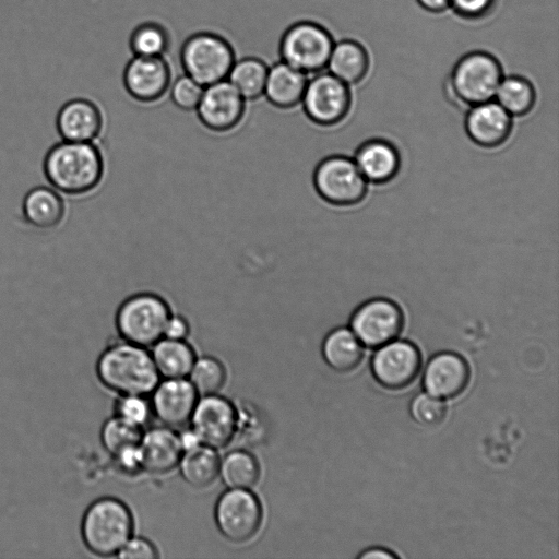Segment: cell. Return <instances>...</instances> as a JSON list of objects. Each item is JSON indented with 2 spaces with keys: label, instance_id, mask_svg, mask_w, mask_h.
Returning <instances> with one entry per match:
<instances>
[{
  "label": "cell",
  "instance_id": "obj_1",
  "mask_svg": "<svg viewBox=\"0 0 559 559\" xmlns=\"http://www.w3.org/2000/svg\"><path fill=\"white\" fill-rule=\"evenodd\" d=\"M103 171V156L95 142L60 140L49 148L44 159L47 182L62 194H82L93 190Z\"/></svg>",
  "mask_w": 559,
  "mask_h": 559
},
{
  "label": "cell",
  "instance_id": "obj_2",
  "mask_svg": "<svg viewBox=\"0 0 559 559\" xmlns=\"http://www.w3.org/2000/svg\"><path fill=\"white\" fill-rule=\"evenodd\" d=\"M96 374L105 388L118 395L148 396L160 380L151 352L122 338L99 355Z\"/></svg>",
  "mask_w": 559,
  "mask_h": 559
},
{
  "label": "cell",
  "instance_id": "obj_3",
  "mask_svg": "<svg viewBox=\"0 0 559 559\" xmlns=\"http://www.w3.org/2000/svg\"><path fill=\"white\" fill-rule=\"evenodd\" d=\"M133 532L131 510L115 497H103L92 502L81 522L83 542L98 557L117 556Z\"/></svg>",
  "mask_w": 559,
  "mask_h": 559
},
{
  "label": "cell",
  "instance_id": "obj_4",
  "mask_svg": "<svg viewBox=\"0 0 559 559\" xmlns=\"http://www.w3.org/2000/svg\"><path fill=\"white\" fill-rule=\"evenodd\" d=\"M170 313L169 304L160 295L138 292L118 305L114 324L120 338L147 348L163 337Z\"/></svg>",
  "mask_w": 559,
  "mask_h": 559
},
{
  "label": "cell",
  "instance_id": "obj_5",
  "mask_svg": "<svg viewBox=\"0 0 559 559\" xmlns=\"http://www.w3.org/2000/svg\"><path fill=\"white\" fill-rule=\"evenodd\" d=\"M503 76L502 66L493 55L475 50L455 62L448 87L457 103L471 107L492 100Z\"/></svg>",
  "mask_w": 559,
  "mask_h": 559
},
{
  "label": "cell",
  "instance_id": "obj_6",
  "mask_svg": "<svg viewBox=\"0 0 559 559\" xmlns=\"http://www.w3.org/2000/svg\"><path fill=\"white\" fill-rule=\"evenodd\" d=\"M235 59L230 43L213 32L191 34L180 49L183 73L203 86L225 80Z\"/></svg>",
  "mask_w": 559,
  "mask_h": 559
},
{
  "label": "cell",
  "instance_id": "obj_7",
  "mask_svg": "<svg viewBox=\"0 0 559 559\" xmlns=\"http://www.w3.org/2000/svg\"><path fill=\"white\" fill-rule=\"evenodd\" d=\"M312 183L324 202L337 207L360 203L368 191V182L355 160L341 154H328L317 163Z\"/></svg>",
  "mask_w": 559,
  "mask_h": 559
},
{
  "label": "cell",
  "instance_id": "obj_8",
  "mask_svg": "<svg viewBox=\"0 0 559 559\" xmlns=\"http://www.w3.org/2000/svg\"><path fill=\"white\" fill-rule=\"evenodd\" d=\"M334 39L331 33L313 21H299L284 32L280 41L281 60L308 75L326 68Z\"/></svg>",
  "mask_w": 559,
  "mask_h": 559
},
{
  "label": "cell",
  "instance_id": "obj_9",
  "mask_svg": "<svg viewBox=\"0 0 559 559\" xmlns=\"http://www.w3.org/2000/svg\"><path fill=\"white\" fill-rule=\"evenodd\" d=\"M214 520L225 539L242 544L252 539L260 531L263 507L251 489L227 488L216 501Z\"/></svg>",
  "mask_w": 559,
  "mask_h": 559
},
{
  "label": "cell",
  "instance_id": "obj_10",
  "mask_svg": "<svg viewBox=\"0 0 559 559\" xmlns=\"http://www.w3.org/2000/svg\"><path fill=\"white\" fill-rule=\"evenodd\" d=\"M350 106L348 85L329 71L308 78L300 107L310 121L322 127H334L347 117Z\"/></svg>",
  "mask_w": 559,
  "mask_h": 559
},
{
  "label": "cell",
  "instance_id": "obj_11",
  "mask_svg": "<svg viewBox=\"0 0 559 559\" xmlns=\"http://www.w3.org/2000/svg\"><path fill=\"white\" fill-rule=\"evenodd\" d=\"M349 324L364 346L379 348L401 334L404 314L402 308L392 299L374 297L356 308Z\"/></svg>",
  "mask_w": 559,
  "mask_h": 559
},
{
  "label": "cell",
  "instance_id": "obj_12",
  "mask_svg": "<svg viewBox=\"0 0 559 559\" xmlns=\"http://www.w3.org/2000/svg\"><path fill=\"white\" fill-rule=\"evenodd\" d=\"M237 421V404L215 393L199 396L189 424L203 444L219 450L235 441Z\"/></svg>",
  "mask_w": 559,
  "mask_h": 559
},
{
  "label": "cell",
  "instance_id": "obj_13",
  "mask_svg": "<svg viewBox=\"0 0 559 559\" xmlns=\"http://www.w3.org/2000/svg\"><path fill=\"white\" fill-rule=\"evenodd\" d=\"M421 367L418 347L408 341H392L378 348L371 360L376 381L384 389L399 391L411 385Z\"/></svg>",
  "mask_w": 559,
  "mask_h": 559
},
{
  "label": "cell",
  "instance_id": "obj_14",
  "mask_svg": "<svg viewBox=\"0 0 559 559\" xmlns=\"http://www.w3.org/2000/svg\"><path fill=\"white\" fill-rule=\"evenodd\" d=\"M247 100L227 80L204 86L195 115L207 129L224 132L234 129L243 118Z\"/></svg>",
  "mask_w": 559,
  "mask_h": 559
},
{
  "label": "cell",
  "instance_id": "obj_15",
  "mask_svg": "<svg viewBox=\"0 0 559 559\" xmlns=\"http://www.w3.org/2000/svg\"><path fill=\"white\" fill-rule=\"evenodd\" d=\"M171 79V69L165 56H133L122 70L121 83L133 99L153 103L167 94Z\"/></svg>",
  "mask_w": 559,
  "mask_h": 559
},
{
  "label": "cell",
  "instance_id": "obj_16",
  "mask_svg": "<svg viewBox=\"0 0 559 559\" xmlns=\"http://www.w3.org/2000/svg\"><path fill=\"white\" fill-rule=\"evenodd\" d=\"M150 395L153 416L174 429L189 424L199 399L188 378L160 379Z\"/></svg>",
  "mask_w": 559,
  "mask_h": 559
},
{
  "label": "cell",
  "instance_id": "obj_17",
  "mask_svg": "<svg viewBox=\"0 0 559 559\" xmlns=\"http://www.w3.org/2000/svg\"><path fill=\"white\" fill-rule=\"evenodd\" d=\"M469 379V366L461 355L441 352L428 360L423 386L428 394L438 399H454L465 391Z\"/></svg>",
  "mask_w": 559,
  "mask_h": 559
},
{
  "label": "cell",
  "instance_id": "obj_18",
  "mask_svg": "<svg viewBox=\"0 0 559 559\" xmlns=\"http://www.w3.org/2000/svg\"><path fill=\"white\" fill-rule=\"evenodd\" d=\"M465 131L476 145L495 148L507 142L513 121L496 100H488L469 107L465 116Z\"/></svg>",
  "mask_w": 559,
  "mask_h": 559
},
{
  "label": "cell",
  "instance_id": "obj_19",
  "mask_svg": "<svg viewBox=\"0 0 559 559\" xmlns=\"http://www.w3.org/2000/svg\"><path fill=\"white\" fill-rule=\"evenodd\" d=\"M56 126L63 141L94 142L103 128V115L94 100L74 97L59 108Z\"/></svg>",
  "mask_w": 559,
  "mask_h": 559
},
{
  "label": "cell",
  "instance_id": "obj_20",
  "mask_svg": "<svg viewBox=\"0 0 559 559\" xmlns=\"http://www.w3.org/2000/svg\"><path fill=\"white\" fill-rule=\"evenodd\" d=\"M140 449L143 471L165 475L178 467L183 449L176 429L164 425L143 430Z\"/></svg>",
  "mask_w": 559,
  "mask_h": 559
},
{
  "label": "cell",
  "instance_id": "obj_21",
  "mask_svg": "<svg viewBox=\"0 0 559 559\" xmlns=\"http://www.w3.org/2000/svg\"><path fill=\"white\" fill-rule=\"evenodd\" d=\"M354 160L367 182L383 185L393 180L401 168L397 148L384 139H371L356 151Z\"/></svg>",
  "mask_w": 559,
  "mask_h": 559
},
{
  "label": "cell",
  "instance_id": "obj_22",
  "mask_svg": "<svg viewBox=\"0 0 559 559\" xmlns=\"http://www.w3.org/2000/svg\"><path fill=\"white\" fill-rule=\"evenodd\" d=\"M309 75L283 60L269 66L263 96L277 108L300 105Z\"/></svg>",
  "mask_w": 559,
  "mask_h": 559
},
{
  "label": "cell",
  "instance_id": "obj_23",
  "mask_svg": "<svg viewBox=\"0 0 559 559\" xmlns=\"http://www.w3.org/2000/svg\"><path fill=\"white\" fill-rule=\"evenodd\" d=\"M62 194L48 183L31 188L22 200L24 219L37 228H53L64 216Z\"/></svg>",
  "mask_w": 559,
  "mask_h": 559
},
{
  "label": "cell",
  "instance_id": "obj_24",
  "mask_svg": "<svg viewBox=\"0 0 559 559\" xmlns=\"http://www.w3.org/2000/svg\"><path fill=\"white\" fill-rule=\"evenodd\" d=\"M326 68L331 74L347 85L360 83L368 74L370 57L357 40L343 39L334 43Z\"/></svg>",
  "mask_w": 559,
  "mask_h": 559
},
{
  "label": "cell",
  "instance_id": "obj_25",
  "mask_svg": "<svg viewBox=\"0 0 559 559\" xmlns=\"http://www.w3.org/2000/svg\"><path fill=\"white\" fill-rule=\"evenodd\" d=\"M326 365L341 373L357 369L364 358V347L350 329L340 326L331 330L321 346Z\"/></svg>",
  "mask_w": 559,
  "mask_h": 559
},
{
  "label": "cell",
  "instance_id": "obj_26",
  "mask_svg": "<svg viewBox=\"0 0 559 559\" xmlns=\"http://www.w3.org/2000/svg\"><path fill=\"white\" fill-rule=\"evenodd\" d=\"M151 347V356L160 379L188 377L197 356L187 340L162 337Z\"/></svg>",
  "mask_w": 559,
  "mask_h": 559
},
{
  "label": "cell",
  "instance_id": "obj_27",
  "mask_svg": "<svg viewBox=\"0 0 559 559\" xmlns=\"http://www.w3.org/2000/svg\"><path fill=\"white\" fill-rule=\"evenodd\" d=\"M219 464L218 450L202 443L183 452L178 468L188 485L200 489L211 486L218 478Z\"/></svg>",
  "mask_w": 559,
  "mask_h": 559
},
{
  "label": "cell",
  "instance_id": "obj_28",
  "mask_svg": "<svg viewBox=\"0 0 559 559\" xmlns=\"http://www.w3.org/2000/svg\"><path fill=\"white\" fill-rule=\"evenodd\" d=\"M260 475L259 461L246 449H234L221 457L218 478L227 488L252 489Z\"/></svg>",
  "mask_w": 559,
  "mask_h": 559
},
{
  "label": "cell",
  "instance_id": "obj_29",
  "mask_svg": "<svg viewBox=\"0 0 559 559\" xmlns=\"http://www.w3.org/2000/svg\"><path fill=\"white\" fill-rule=\"evenodd\" d=\"M269 64L261 58L246 56L236 58L227 80L248 100L263 96Z\"/></svg>",
  "mask_w": 559,
  "mask_h": 559
},
{
  "label": "cell",
  "instance_id": "obj_30",
  "mask_svg": "<svg viewBox=\"0 0 559 559\" xmlns=\"http://www.w3.org/2000/svg\"><path fill=\"white\" fill-rule=\"evenodd\" d=\"M496 102L512 117H522L531 112L536 103V91L530 80L521 75L503 76Z\"/></svg>",
  "mask_w": 559,
  "mask_h": 559
},
{
  "label": "cell",
  "instance_id": "obj_31",
  "mask_svg": "<svg viewBox=\"0 0 559 559\" xmlns=\"http://www.w3.org/2000/svg\"><path fill=\"white\" fill-rule=\"evenodd\" d=\"M170 44L165 26L156 22H143L130 34L129 46L133 56L163 57Z\"/></svg>",
  "mask_w": 559,
  "mask_h": 559
},
{
  "label": "cell",
  "instance_id": "obj_32",
  "mask_svg": "<svg viewBox=\"0 0 559 559\" xmlns=\"http://www.w3.org/2000/svg\"><path fill=\"white\" fill-rule=\"evenodd\" d=\"M199 396L219 393L226 382V369L215 357H197L187 377Z\"/></svg>",
  "mask_w": 559,
  "mask_h": 559
},
{
  "label": "cell",
  "instance_id": "obj_33",
  "mask_svg": "<svg viewBox=\"0 0 559 559\" xmlns=\"http://www.w3.org/2000/svg\"><path fill=\"white\" fill-rule=\"evenodd\" d=\"M143 428L135 426L116 415L107 419L100 430V441L108 454L140 443Z\"/></svg>",
  "mask_w": 559,
  "mask_h": 559
},
{
  "label": "cell",
  "instance_id": "obj_34",
  "mask_svg": "<svg viewBox=\"0 0 559 559\" xmlns=\"http://www.w3.org/2000/svg\"><path fill=\"white\" fill-rule=\"evenodd\" d=\"M204 86L186 73L171 79L167 95L179 109L194 111L202 96Z\"/></svg>",
  "mask_w": 559,
  "mask_h": 559
},
{
  "label": "cell",
  "instance_id": "obj_35",
  "mask_svg": "<svg viewBox=\"0 0 559 559\" xmlns=\"http://www.w3.org/2000/svg\"><path fill=\"white\" fill-rule=\"evenodd\" d=\"M144 395H119L115 402V415L141 428L153 416L151 402Z\"/></svg>",
  "mask_w": 559,
  "mask_h": 559
},
{
  "label": "cell",
  "instance_id": "obj_36",
  "mask_svg": "<svg viewBox=\"0 0 559 559\" xmlns=\"http://www.w3.org/2000/svg\"><path fill=\"white\" fill-rule=\"evenodd\" d=\"M411 415L423 426L435 427L443 423L447 416L445 404L436 396L421 393L411 403Z\"/></svg>",
  "mask_w": 559,
  "mask_h": 559
},
{
  "label": "cell",
  "instance_id": "obj_37",
  "mask_svg": "<svg viewBox=\"0 0 559 559\" xmlns=\"http://www.w3.org/2000/svg\"><path fill=\"white\" fill-rule=\"evenodd\" d=\"M238 421L236 439L243 442H255L261 439L262 421L261 415L252 405L237 404ZM235 439V440H236Z\"/></svg>",
  "mask_w": 559,
  "mask_h": 559
},
{
  "label": "cell",
  "instance_id": "obj_38",
  "mask_svg": "<svg viewBox=\"0 0 559 559\" xmlns=\"http://www.w3.org/2000/svg\"><path fill=\"white\" fill-rule=\"evenodd\" d=\"M497 0H450V8L462 19L478 21L488 16Z\"/></svg>",
  "mask_w": 559,
  "mask_h": 559
},
{
  "label": "cell",
  "instance_id": "obj_39",
  "mask_svg": "<svg viewBox=\"0 0 559 559\" xmlns=\"http://www.w3.org/2000/svg\"><path fill=\"white\" fill-rule=\"evenodd\" d=\"M116 467L128 476H134L143 471V460L140 443L127 447L111 455Z\"/></svg>",
  "mask_w": 559,
  "mask_h": 559
},
{
  "label": "cell",
  "instance_id": "obj_40",
  "mask_svg": "<svg viewBox=\"0 0 559 559\" xmlns=\"http://www.w3.org/2000/svg\"><path fill=\"white\" fill-rule=\"evenodd\" d=\"M121 559H155L158 557L156 546L147 538L132 535L117 554Z\"/></svg>",
  "mask_w": 559,
  "mask_h": 559
},
{
  "label": "cell",
  "instance_id": "obj_41",
  "mask_svg": "<svg viewBox=\"0 0 559 559\" xmlns=\"http://www.w3.org/2000/svg\"><path fill=\"white\" fill-rule=\"evenodd\" d=\"M191 332V322L180 312L171 311L164 329L163 337L187 340Z\"/></svg>",
  "mask_w": 559,
  "mask_h": 559
},
{
  "label": "cell",
  "instance_id": "obj_42",
  "mask_svg": "<svg viewBox=\"0 0 559 559\" xmlns=\"http://www.w3.org/2000/svg\"><path fill=\"white\" fill-rule=\"evenodd\" d=\"M178 433H179V439H180L183 452L202 444L200 438L198 437V435L194 432V430L191 427L189 429H185Z\"/></svg>",
  "mask_w": 559,
  "mask_h": 559
},
{
  "label": "cell",
  "instance_id": "obj_43",
  "mask_svg": "<svg viewBox=\"0 0 559 559\" xmlns=\"http://www.w3.org/2000/svg\"><path fill=\"white\" fill-rule=\"evenodd\" d=\"M417 3L430 13H442L450 8V0H416Z\"/></svg>",
  "mask_w": 559,
  "mask_h": 559
},
{
  "label": "cell",
  "instance_id": "obj_44",
  "mask_svg": "<svg viewBox=\"0 0 559 559\" xmlns=\"http://www.w3.org/2000/svg\"><path fill=\"white\" fill-rule=\"evenodd\" d=\"M396 555L383 548H370L359 555V558H395Z\"/></svg>",
  "mask_w": 559,
  "mask_h": 559
}]
</instances>
